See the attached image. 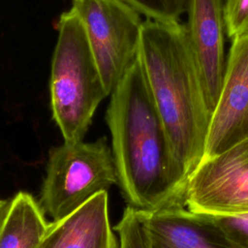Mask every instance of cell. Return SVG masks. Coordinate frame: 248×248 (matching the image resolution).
Segmentation results:
<instances>
[{"mask_svg":"<svg viewBox=\"0 0 248 248\" xmlns=\"http://www.w3.org/2000/svg\"><path fill=\"white\" fill-rule=\"evenodd\" d=\"M139 58L187 183L203 159L211 112L186 26L144 19Z\"/></svg>","mask_w":248,"mask_h":248,"instance_id":"7a4b0ae2","label":"cell"},{"mask_svg":"<svg viewBox=\"0 0 248 248\" xmlns=\"http://www.w3.org/2000/svg\"><path fill=\"white\" fill-rule=\"evenodd\" d=\"M151 248H229L203 214L183 204L146 211Z\"/></svg>","mask_w":248,"mask_h":248,"instance_id":"30bf717a","label":"cell"},{"mask_svg":"<svg viewBox=\"0 0 248 248\" xmlns=\"http://www.w3.org/2000/svg\"><path fill=\"white\" fill-rule=\"evenodd\" d=\"M112 184H117V173L106 137L93 141H64L48 152L40 204L58 221L97 194L108 192Z\"/></svg>","mask_w":248,"mask_h":248,"instance_id":"277c9868","label":"cell"},{"mask_svg":"<svg viewBox=\"0 0 248 248\" xmlns=\"http://www.w3.org/2000/svg\"><path fill=\"white\" fill-rule=\"evenodd\" d=\"M108 96L78 16L72 9L63 12L51 58L49 101L52 120L65 142L83 140Z\"/></svg>","mask_w":248,"mask_h":248,"instance_id":"3957f363","label":"cell"},{"mask_svg":"<svg viewBox=\"0 0 248 248\" xmlns=\"http://www.w3.org/2000/svg\"><path fill=\"white\" fill-rule=\"evenodd\" d=\"M48 225L41 204L19 191L10 201L0 227V248H39Z\"/></svg>","mask_w":248,"mask_h":248,"instance_id":"8fae6325","label":"cell"},{"mask_svg":"<svg viewBox=\"0 0 248 248\" xmlns=\"http://www.w3.org/2000/svg\"><path fill=\"white\" fill-rule=\"evenodd\" d=\"M185 206L196 214L248 213V140L199 165L186 185Z\"/></svg>","mask_w":248,"mask_h":248,"instance_id":"8992f818","label":"cell"},{"mask_svg":"<svg viewBox=\"0 0 248 248\" xmlns=\"http://www.w3.org/2000/svg\"><path fill=\"white\" fill-rule=\"evenodd\" d=\"M39 248H118L108 218V192L49 223Z\"/></svg>","mask_w":248,"mask_h":248,"instance_id":"9c48e42d","label":"cell"},{"mask_svg":"<svg viewBox=\"0 0 248 248\" xmlns=\"http://www.w3.org/2000/svg\"><path fill=\"white\" fill-rule=\"evenodd\" d=\"M114 231L118 233L120 248H151L144 210L128 204Z\"/></svg>","mask_w":248,"mask_h":248,"instance_id":"7c38bea8","label":"cell"},{"mask_svg":"<svg viewBox=\"0 0 248 248\" xmlns=\"http://www.w3.org/2000/svg\"><path fill=\"white\" fill-rule=\"evenodd\" d=\"M186 12L187 36L212 114L221 92L227 63L224 53V3L223 0H187Z\"/></svg>","mask_w":248,"mask_h":248,"instance_id":"ba28073f","label":"cell"},{"mask_svg":"<svg viewBox=\"0 0 248 248\" xmlns=\"http://www.w3.org/2000/svg\"><path fill=\"white\" fill-rule=\"evenodd\" d=\"M109 96L139 56L143 21L123 0H72Z\"/></svg>","mask_w":248,"mask_h":248,"instance_id":"5b68a950","label":"cell"},{"mask_svg":"<svg viewBox=\"0 0 248 248\" xmlns=\"http://www.w3.org/2000/svg\"><path fill=\"white\" fill-rule=\"evenodd\" d=\"M145 19L163 23L179 22L187 0H123Z\"/></svg>","mask_w":248,"mask_h":248,"instance_id":"4fadbf2b","label":"cell"},{"mask_svg":"<svg viewBox=\"0 0 248 248\" xmlns=\"http://www.w3.org/2000/svg\"><path fill=\"white\" fill-rule=\"evenodd\" d=\"M205 217L229 248H248V213L205 215Z\"/></svg>","mask_w":248,"mask_h":248,"instance_id":"5bb4252c","label":"cell"},{"mask_svg":"<svg viewBox=\"0 0 248 248\" xmlns=\"http://www.w3.org/2000/svg\"><path fill=\"white\" fill-rule=\"evenodd\" d=\"M106 122L117 184L128 204L144 211L185 205L187 183L174 160L139 56L110 93Z\"/></svg>","mask_w":248,"mask_h":248,"instance_id":"6da1fadb","label":"cell"},{"mask_svg":"<svg viewBox=\"0 0 248 248\" xmlns=\"http://www.w3.org/2000/svg\"><path fill=\"white\" fill-rule=\"evenodd\" d=\"M9 202H8L7 200H3L0 198V227L5 218V215L7 213V210L9 207Z\"/></svg>","mask_w":248,"mask_h":248,"instance_id":"2e32d148","label":"cell"},{"mask_svg":"<svg viewBox=\"0 0 248 248\" xmlns=\"http://www.w3.org/2000/svg\"><path fill=\"white\" fill-rule=\"evenodd\" d=\"M226 32L231 40L248 34V0H226Z\"/></svg>","mask_w":248,"mask_h":248,"instance_id":"9a60e30c","label":"cell"},{"mask_svg":"<svg viewBox=\"0 0 248 248\" xmlns=\"http://www.w3.org/2000/svg\"><path fill=\"white\" fill-rule=\"evenodd\" d=\"M232 41L202 161L248 140V34Z\"/></svg>","mask_w":248,"mask_h":248,"instance_id":"52a82bcc","label":"cell"}]
</instances>
